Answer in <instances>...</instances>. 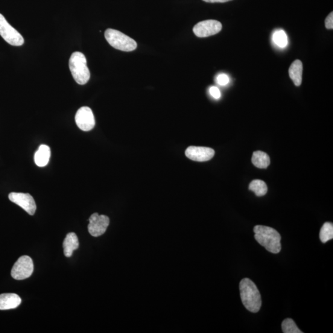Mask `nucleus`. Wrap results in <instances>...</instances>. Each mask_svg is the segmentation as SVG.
Listing matches in <instances>:
<instances>
[{
    "instance_id": "nucleus-1",
    "label": "nucleus",
    "mask_w": 333,
    "mask_h": 333,
    "mask_svg": "<svg viewBox=\"0 0 333 333\" xmlns=\"http://www.w3.org/2000/svg\"><path fill=\"white\" fill-rule=\"evenodd\" d=\"M254 238L268 252L277 254L281 251V235L273 228L257 226L254 228Z\"/></svg>"
},
{
    "instance_id": "nucleus-2",
    "label": "nucleus",
    "mask_w": 333,
    "mask_h": 333,
    "mask_svg": "<svg viewBox=\"0 0 333 333\" xmlns=\"http://www.w3.org/2000/svg\"><path fill=\"white\" fill-rule=\"evenodd\" d=\"M239 290L242 303L248 311L257 313L262 306L261 294L252 280L244 279L239 283Z\"/></svg>"
},
{
    "instance_id": "nucleus-3",
    "label": "nucleus",
    "mask_w": 333,
    "mask_h": 333,
    "mask_svg": "<svg viewBox=\"0 0 333 333\" xmlns=\"http://www.w3.org/2000/svg\"><path fill=\"white\" fill-rule=\"evenodd\" d=\"M69 69L76 82L86 84L90 80V72L87 67L86 57L81 52L72 53L69 60Z\"/></svg>"
},
{
    "instance_id": "nucleus-4",
    "label": "nucleus",
    "mask_w": 333,
    "mask_h": 333,
    "mask_svg": "<svg viewBox=\"0 0 333 333\" xmlns=\"http://www.w3.org/2000/svg\"><path fill=\"white\" fill-rule=\"evenodd\" d=\"M104 36L109 45L119 50L129 52L135 50L137 48L135 40L115 29H107Z\"/></svg>"
},
{
    "instance_id": "nucleus-5",
    "label": "nucleus",
    "mask_w": 333,
    "mask_h": 333,
    "mask_svg": "<svg viewBox=\"0 0 333 333\" xmlns=\"http://www.w3.org/2000/svg\"><path fill=\"white\" fill-rule=\"evenodd\" d=\"M0 36L11 45L19 46L24 43V38L0 14Z\"/></svg>"
},
{
    "instance_id": "nucleus-6",
    "label": "nucleus",
    "mask_w": 333,
    "mask_h": 333,
    "mask_svg": "<svg viewBox=\"0 0 333 333\" xmlns=\"http://www.w3.org/2000/svg\"><path fill=\"white\" fill-rule=\"evenodd\" d=\"M34 271V263L30 257H20L11 270V276L14 279L22 280L28 279Z\"/></svg>"
},
{
    "instance_id": "nucleus-7",
    "label": "nucleus",
    "mask_w": 333,
    "mask_h": 333,
    "mask_svg": "<svg viewBox=\"0 0 333 333\" xmlns=\"http://www.w3.org/2000/svg\"><path fill=\"white\" fill-rule=\"evenodd\" d=\"M222 29L221 22L215 20H206L198 22L193 27L194 34L198 37H208L219 33Z\"/></svg>"
},
{
    "instance_id": "nucleus-8",
    "label": "nucleus",
    "mask_w": 333,
    "mask_h": 333,
    "mask_svg": "<svg viewBox=\"0 0 333 333\" xmlns=\"http://www.w3.org/2000/svg\"><path fill=\"white\" fill-rule=\"evenodd\" d=\"M109 225V218L106 215H99L94 213L90 216L88 230L90 234L94 237H98L103 235Z\"/></svg>"
},
{
    "instance_id": "nucleus-9",
    "label": "nucleus",
    "mask_w": 333,
    "mask_h": 333,
    "mask_svg": "<svg viewBox=\"0 0 333 333\" xmlns=\"http://www.w3.org/2000/svg\"><path fill=\"white\" fill-rule=\"evenodd\" d=\"M9 199L14 203L24 209L29 215H33L36 211L37 206L34 199L30 194L22 192H11Z\"/></svg>"
},
{
    "instance_id": "nucleus-10",
    "label": "nucleus",
    "mask_w": 333,
    "mask_h": 333,
    "mask_svg": "<svg viewBox=\"0 0 333 333\" xmlns=\"http://www.w3.org/2000/svg\"><path fill=\"white\" fill-rule=\"evenodd\" d=\"M75 119L78 127L84 131L92 130L95 127V117L92 110L89 107H80L76 113Z\"/></svg>"
},
{
    "instance_id": "nucleus-11",
    "label": "nucleus",
    "mask_w": 333,
    "mask_h": 333,
    "mask_svg": "<svg viewBox=\"0 0 333 333\" xmlns=\"http://www.w3.org/2000/svg\"><path fill=\"white\" fill-rule=\"evenodd\" d=\"M215 151L207 147H189L186 149L185 155L189 159L197 162H205L214 157Z\"/></svg>"
},
{
    "instance_id": "nucleus-12",
    "label": "nucleus",
    "mask_w": 333,
    "mask_h": 333,
    "mask_svg": "<svg viewBox=\"0 0 333 333\" xmlns=\"http://www.w3.org/2000/svg\"><path fill=\"white\" fill-rule=\"evenodd\" d=\"M22 300L18 295L14 293L0 294V310L16 309L21 303Z\"/></svg>"
},
{
    "instance_id": "nucleus-13",
    "label": "nucleus",
    "mask_w": 333,
    "mask_h": 333,
    "mask_svg": "<svg viewBox=\"0 0 333 333\" xmlns=\"http://www.w3.org/2000/svg\"><path fill=\"white\" fill-rule=\"evenodd\" d=\"M79 247V242L77 235L74 233H69L67 235L63 242L64 254L67 258H70L73 252Z\"/></svg>"
},
{
    "instance_id": "nucleus-14",
    "label": "nucleus",
    "mask_w": 333,
    "mask_h": 333,
    "mask_svg": "<svg viewBox=\"0 0 333 333\" xmlns=\"http://www.w3.org/2000/svg\"><path fill=\"white\" fill-rule=\"evenodd\" d=\"M51 156L50 148L47 145H40L35 154L34 160L36 165L39 166H45L48 164Z\"/></svg>"
},
{
    "instance_id": "nucleus-15",
    "label": "nucleus",
    "mask_w": 333,
    "mask_h": 333,
    "mask_svg": "<svg viewBox=\"0 0 333 333\" xmlns=\"http://www.w3.org/2000/svg\"><path fill=\"white\" fill-rule=\"evenodd\" d=\"M302 71L303 65L300 60L294 61L289 69V74L291 79L297 87H299L302 84Z\"/></svg>"
},
{
    "instance_id": "nucleus-16",
    "label": "nucleus",
    "mask_w": 333,
    "mask_h": 333,
    "mask_svg": "<svg viewBox=\"0 0 333 333\" xmlns=\"http://www.w3.org/2000/svg\"><path fill=\"white\" fill-rule=\"evenodd\" d=\"M252 162L256 168L259 169L267 168L270 163V157L264 152L258 151L254 152Z\"/></svg>"
},
{
    "instance_id": "nucleus-17",
    "label": "nucleus",
    "mask_w": 333,
    "mask_h": 333,
    "mask_svg": "<svg viewBox=\"0 0 333 333\" xmlns=\"http://www.w3.org/2000/svg\"><path fill=\"white\" fill-rule=\"evenodd\" d=\"M249 189L253 191L257 197H263L267 194L268 188L264 181L261 180H254L251 182Z\"/></svg>"
},
{
    "instance_id": "nucleus-18",
    "label": "nucleus",
    "mask_w": 333,
    "mask_h": 333,
    "mask_svg": "<svg viewBox=\"0 0 333 333\" xmlns=\"http://www.w3.org/2000/svg\"><path fill=\"white\" fill-rule=\"evenodd\" d=\"M333 238V225L330 222H325L320 230V239L323 243Z\"/></svg>"
},
{
    "instance_id": "nucleus-19",
    "label": "nucleus",
    "mask_w": 333,
    "mask_h": 333,
    "mask_svg": "<svg viewBox=\"0 0 333 333\" xmlns=\"http://www.w3.org/2000/svg\"><path fill=\"white\" fill-rule=\"evenodd\" d=\"M282 328L284 333H302V331L298 328L294 321L291 318H286L283 320Z\"/></svg>"
},
{
    "instance_id": "nucleus-20",
    "label": "nucleus",
    "mask_w": 333,
    "mask_h": 333,
    "mask_svg": "<svg viewBox=\"0 0 333 333\" xmlns=\"http://www.w3.org/2000/svg\"><path fill=\"white\" fill-rule=\"evenodd\" d=\"M273 40L274 43L280 48H285L288 45L287 36L283 31L274 32Z\"/></svg>"
},
{
    "instance_id": "nucleus-21",
    "label": "nucleus",
    "mask_w": 333,
    "mask_h": 333,
    "mask_svg": "<svg viewBox=\"0 0 333 333\" xmlns=\"http://www.w3.org/2000/svg\"><path fill=\"white\" fill-rule=\"evenodd\" d=\"M217 83L221 86H226L229 82V78L226 74L219 75L217 78Z\"/></svg>"
},
{
    "instance_id": "nucleus-22",
    "label": "nucleus",
    "mask_w": 333,
    "mask_h": 333,
    "mask_svg": "<svg viewBox=\"0 0 333 333\" xmlns=\"http://www.w3.org/2000/svg\"><path fill=\"white\" fill-rule=\"evenodd\" d=\"M325 27L327 29H333V13H330L325 19Z\"/></svg>"
},
{
    "instance_id": "nucleus-23",
    "label": "nucleus",
    "mask_w": 333,
    "mask_h": 333,
    "mask_svg": "<svg viewBox=\"0 0 333 333\" xmlns=\"http://www.w3.org/2000/svg\"><path fill=\"white\" fill-rule=\"evenodd\" d=\"M210 93L213 97L215 99H219L220 98L221 93L220 90L216 87H212L210 89Z\"/></svg>"
},
{
    "instance_id": "nucleus-24",
    "label": "nucleus",
    "mask_w": 333,
    "mask_h": 333,
    "mask_svg": "<svg viewBox=\"0 0 333 333\" xmlns=\"http://www.w3.org/2000/svg\"><path fill=\"white\" fill-rule=\"evenodd\" d=\"M203 1L207 3H212V4H214V3H226L232 1V0H203Z\"/></svg>"
}]
</instances>
